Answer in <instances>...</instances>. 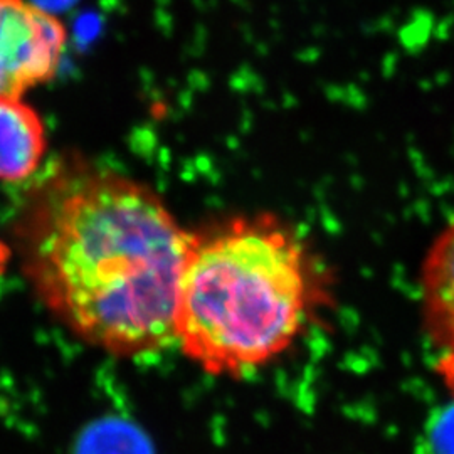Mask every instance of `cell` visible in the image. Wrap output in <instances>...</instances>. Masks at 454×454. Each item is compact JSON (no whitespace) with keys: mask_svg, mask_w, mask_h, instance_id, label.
I'll list each match as a JSON object with an SVG mask.
<instances>
[{"mask_svg":"<svg viewBox=\"0 0 454 454\" xmlns=\"http://www.w3.org/2000/svg\"><path fill=\"white\" fill-rule=\"evenodd\" d=\"M421 288L427 332L448 348L454 341V221L427 251Z\"/></svg>","mask_w":454,"mask_h":454,"instance_id":"obj_5","label":"cell"},{"mask_svg":"<svg viewBox=\"0 0 454 454\" xmlns=\"http://www.w3.org/2000/svg\"><path fill=\"white\" fill-rule=\"evenodd\" d=\"M16 232L35 296L80 340L127 358L176 343L192 231L145 182L66 155L34 185Z\"/></svg>","mask_w":454,"mask_h":454,"instance_id":"obj_1","label":"cell"},{"mask_svg":"<svg viewBox=\"0 0 454 454\" xmlns=\"http://www.w3.org/2000/svg\"><path fill=\"white\" fill-rule=\"evenodd\" d=\"M71 454H155V448L137 424L123 418H101L82 429Z\"/></svg>","mask_w":454,"mask_h":454,"instance_id":"obj_6","label":"cell"},{"mask_svg":"<svg viewBox=\"0 0 454 454\" xmlns=\"http://www.w3.org/2000/svg\"><path fill=\"white\" fill-rule=\"evenodd\" d=\"M11 260H12V249L9 244L5 243L4 238H0V276L5 275Z\"/></svg>","mask_w":454,"mask_h":454,"instance_id":"obj_9","label":"cell"},{"mask_svg":"<svg viewBox=\"0 0 454 454\" xmlns=\"http://www.w3.org/2000/svg\"><path fill=\"white\" fill-rule=\"evenodd\" d=\"M69 33L34 0H0V98H26L56 80Z\"/></svg>","mask_w":454,"mask_h":454,"instance_id":"obj_3","label":"cell"},{"mask_svg":"<svg viewBox=\"0 0 454 454\" xmlns=\"http://www.w3.org/2000/svg\"><path fill=\"white\" fill-rule=\"evenodd\" d=\"M324 296L318 268L275 215L192 231L180 275L176 343L214 377H238L286 352Z\"/></svg>","mask_w":454,"mask_h":454,"instance_id":"obj_2","label":"cell"},{"mask_svg":"<svg viewBox=\"0 0 454 454\" xmlns=\"http://www.w3.org/2000/svg\"><path fill=\"white\" fill-rule=\"evenodd\" d=\"M431 448L434 454H454V406L448 407L434 422Z\"/></svg>","mask_w":454,"mask_h":454,"instance_id":"obj_7","label":"cell"},{"mask_svg":"<svg viewBox=\"0 0 454 454\" xmlns=\"http://www.w3.org/2000/svg\"><path fill=\"white\" fill-rule=\"evenodd\" d=\"M436 371H438L439 377L442 379L444 386L451 390V394L454 395V341L446 348L444 356L439 358Z\"/></svg>","mask_w":454,"mask_h":454,"instance_id":"obj_8","label":"cell"},{"mask_svg":"<svg viewBox=\"0 0 454 454\" xmlns=\"http://www.w3.org/2000/svg\"><path fill=\"white\" fill-rule=\"evenodd\" d=\"M48 129L26 98H0V182L33 179L48 155Z\"/></svg>","mask_w":454,"mask_h":454,"instance_id":"obj_4","label":"cell"}]
</instances>
